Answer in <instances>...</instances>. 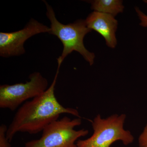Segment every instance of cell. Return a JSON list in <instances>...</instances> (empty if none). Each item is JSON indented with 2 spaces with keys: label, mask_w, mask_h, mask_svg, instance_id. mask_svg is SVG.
Masks as SVG:
<instances>
[{
  "label": "cell",
  "mask_w": 147,
  "mask_h": 147,
  "mask_svg": "<svg viewBox=\"0 0 147 147\" xmlns=\"http://www.w3.org/2000/svg\"><path fill=\"white\" fill-rule=\"evenodd\" d=\"M59 69L57 68L53 82L42 94L24 102L19 108L7 129V138L11 142L18 132L36 134L42 131L61 114H68L81 118L78 110L65 108L58 102L55 88Z\"/></svg>",
  "instance_id": "obj_1"
},
{
  "label": "cell",
  "mask_w": 147,
  "mask_h": 147,
  "mask_svg": "<svg viewBox=\"0 0 147 147\" xmlns=\"http://www.w3.org/2000/svg\"><path fill=\"white\" fill-rule=\"evenodd\" d=\"M46 16L50 22V31L49 34L55 36L61 41L63 50L61 55L58 58V68L67 56L73 51H76L83 56L92 65L94 63V53L89 52L85 47L84 39L85 36L91 31L87 27L86 21L79 20L72 24H63L58 21L53 7L46 1Z\"/></svg>",
  "instance_id": "obj_2"
},
{
  "label": "cell",
  "mask_w": 147,
  "mask_h": 147,
  "mask_svg": "<svg viewBox=\"0 0 147 147\" xmlns=\"http://www.w3.org/2000/svg\"><path fill=\"white\" fill-rule=\"evenodd\" d=\"M126 116L114 114L103 119L97 115L91 121L93 133L90 138L79 140L76 142L77 147H110L117 141H121L127 146L134 142L131 132L124 128Z\"/></svg>",
  "instance_id": "obj_3"
},
{
  "label": "cell",
  "mask_w": 147,
  "mask_h": 147,
  "mask_svg": "<svg viewBox=\"0 0 147 147\" xmlns=\"http://www.w3.org/2000/svg\"><path fill=\"white\" fill-rule=\"evenodd\" d=\"M82 123L81 118L71 119L64 117L49 124L42 130L39 139L26 143L25 147H77L79 138L88 135V129L76 130L74 128Z\"/></svg>",
  "instance_id": "obj_4"
},
{
  "label": "cell",
  "mask_w": 147,
  "mask_h": 147,
  "mask_svg": "<svg viewBox=\"0 0 147 147\" xmlns=\"http://www.w3.org/2000/svg\"><path fill=\"white\" fill-rule=\"evenodd\" d=\"M29 79L25 83L0 86V108L14 111L26 100L42 94L48 89V81L40 72L31 74Z\"/></svg>",
  "instance_id": "obj_5"
},
{
  "label": "cell",
  "mask_w": 147,
  "mask_h": 147,
  "mask_svg": "<svg viewBox=\"0 0 147 147\" xmlns=\"http://www.w3.org/2000/svg\"><path fill=\"white\" fill-rule=\"evenodd\" d=\"M50 28L31 18L24 28L11 32L0 33V55L4 58L20 56L26 52L24 44L30 38L41 33H48Z\"/></svg>",
  "instance_id": "obj_6"
},
{
  "label": "cell",
  "mask_w": 147,
  "mask_h": 147,
  "mask_svg": "<svg viewBox=\"0 0 147 147\" xmlns=\"http://www.w3.org/2000/svg\"><path fill=\"white\" fill-rule=\"evenodd\" d=\"M86 22L89 28L95 31L103 37L108 47H115L117 44L115 33L118 22L114 16L94 11L89 15Z\"/></svg>",
  "instance_id": "obj_7"
},
{
  "label": "cell",
  "mask_w": 147,
  "mask_h": 147,
  "mask_svg": "<svg viewBox=\"0 0 147 147\" xmlns=\"http://www.w3.org/2000/svg\"><path fill=\"white\" fill-rule=\"evenodd\" d=\"M92 9L95 11L110 14L115 17L123 11L122 1L119 0H95L90 1Z\"/></svg>",
  "instance_id": "obj_8"
},
{
  "label": "cell",
  "mask_w": 147,
  "mask_h": 147,
  "mask_svg": "<svg viewBox=\"0 0 147 147\" xmlns=\"http://www.w3.org/2000/svg\"><path fill=\"white\" fill-rule=\"evenodd\" d=\"M7 126L3 124L0 126V147H11L10 142L7 138Z\"/></svg>",
  "instance_id": "obj_9"
},
{
  "label": "cell",
  "mask_w": 147,
  "mask_h": 147,
  "mask_svg": "<svg viewBox=\"0 0 147 147\" xmlns=\"http://www.w3.org/2000/svg\"><path fill=\"white\" fill-rule=\"evenodd\" d=\"M139 147H147V124L138 139Z\"/></svg>",
  "instance_id": "obj_10"
},
{
  "label": "cell",
  "mask_w": 147,
  "mask_h": 147,
  "mask_svg": "<svg viewBox=\"0 0 147 147\" xmlns=\"http://www.w3.org/2000/svg\"><path fill=\"white\" fill-rule=\"evenodd\" d=\"M144 1L147 3V1ZM135 10L139 16V19L141 21L140 25L142 26L147 28V15L141 11L138 7H136Z\"/></svg>",
  "instance_id": "obj_11"
}]
</instances>
